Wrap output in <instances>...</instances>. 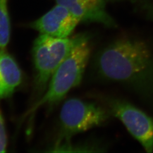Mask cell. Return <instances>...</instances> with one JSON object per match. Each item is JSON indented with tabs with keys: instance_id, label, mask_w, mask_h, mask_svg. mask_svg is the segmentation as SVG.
<instances>
[{
	"instance_id": "cell-7",
	"label": "cell",
	"mask_w": 153,
	"mask_h": 153,
	"mask_svg": "<svg viewBox=\"0 0 153 153\" xmlns=\"http://www.w3.org/2000/svg\"><path fill=\"white\" fill-rule=\"evenodd\" d=\"M105 0H56L65 6L80 22L96 23L108 28L117 27L115 19L106 10Z\"/></svg>"
},
{
	"instance_id": "cell-1",
	"label": "cell",
	"mask_w": 153,
	"mask_h": 153,
	"mask_svg": "<svg viewBox=\"0 0 153 153\" xmlns=\"http://www.w3.org/2000/svg\"><path fill=\"white\" fill-rule=\"evenodd\" d=\"M93 69L99 79L129 89L153 109V52L144 41L115 40L96 53Z\"/></svg>"
},
{
	"instance_id": "cell-6",
	"label": "cell",
	"mask_w": 153,
	"mask_h": 153,
	"mask_svg": "<svg viewBox=\"0 0 153 153\" xmlns=\"http://www.w3.org/2000/svg\"><path fill=\"white\" fill-rule=\"evenodd\" d=\"M79 22L66 7L57 4L43 16L30 23L28 26L40 34L64 38L71 36Z\"/></svg>"
},
{
	"instance_id": "cell-11",
	"label": "cell",
	"mask_w": 153,
	"mask_h": 153,
	"mask_svg": "<svg viewBox=\"0 0 153 153\" xmlns=\"http://www.w3.org/2000/svg\"><path fill=\"white\" fill-rule=\"evenodd\" d=\"M133 4L146 18L153 21V0H138Z\"/></svg>"
},
{
	"instance_id": "cell-4",
	"label": "cell",
	"mask_w": 153,
	"mask_h": 153,
	"mask_svg": "<svg viewBox=\"0 0 153 153\" xmlns=\"http://www.w3.org/2000/svg\"><path fill=\"white\" fill-rule=\"evenodd\" d=\"M111 116L106 108L78 98L66 100L60 114V134L58 140L73 136L103 124Z\"/></svg>"
},
{
	"instance_id": "cell-5",
	"label": "cell",
	"mask_w": 153,
	"mask_h": 153,
	"mask_svg": "<svg viewBox=\"0 0 153 153\" xmlns=\"http://www.w3.org/2000/svg\"><path fill=\"white\" fill-rule=\"evenodd\" d=\"M103 100L111 116L123 123L146 152H153V117L124 99L107 96Z\"/></svg>"
},
{
	"instance_id": "cell-9",
	"label": "cell",
	"mask_w": 153,
	"mask_h": 153,
	"mask_svg": "<svg viewBox=\"0 0 153 153\" xmlns=\"http://www.w3.org/2000/svg\"><path fill=\"white\" fill-rule=\"evenodd\" d=\"M104 148L93 143L74 144L71 139L57 140L47 152H102Z\"/></svg>"
},
{
	"instance_id": "cell-10",
	"label": "cell",
	"mask_w": 153,
	"mask_h": 153,
	"mask_svg": "<svg viewBox=\"0 0 153 153\" xmlns=\"http://www.w3.org/2000/svg\"><path fill=\"white\" fill-rule=\"evenodd\" d=\"M11 33L8 0H0V50L6 49Z\"/></svg>"
},
{
	"instance_id": "cell-3",
	"label": "cell",
	"mask_w": 153,
	"mask_h": 153,
	"mask_svg": "<svg viewBox=\"0 0 153 153\" xmlns=\"http://www.w3.org/2000/svg\"><path fill=\"white\" fill-rule=\"evenodd\" d=\"M88 35L80 33L71 37L59 38L40 34L35 39L32 49L35 69L34 86L40 97L45 91L58 67L72 50Z\"/></svg>"
},
{
	"instance_id": "cell-8",
	"label": "cell",
	"mask_w": 153,
	"mask_h": 153,
	"mask_svg": "<svg viewBox=\"0 0 153 153\" xmlns=\"http://www.w3.org/2000/svg\"><path fill=\"white\" fill-rule=\"evenodd\" d=\"M22 82V73L14 57L0 50V100L9 98Z\"/></svg>"
},
{
	"instance_id": "cell-13",
	"label": "cell",
	"mask_w": 153,
	"mask_h": 153,
	"mask_svg": "<svg viewBox=\"0 0 153 153\" xmlns=\"http://www.w3.org/2000/svg\"><path fill=\"white\" fill-rule=\"evenodd\" d=\"M108 1H123V0H108ZM129 1H131V2L134 3L135 2H136L138 0H128Z\"/></svg>"
},
{
	"instance_id": "cell-2",
	"label": "cell",
	"mask_w": 153,
	"mask_h": 153,
	"mask_svg": "<svg viewBox=\"0 0 153 153\" xmlns=\"http://www.w3.org/2000/svg\"><path fill=\"white\" fill-rule=\"evenodd\" d=\"M90 41L89 35L72 50L52 75L45 91L28 110L24 117L34 114L42 107L59 103L72 88L80 84L91 55Z\"/></svg>"
},
{
	"instance_id": "cell-12",
	"label": "cell",
	"mask_w": 153,
	"mask_h": 153,
	"mask_svg": "<svg viewBox=\"0 0 153 153\" xmlns=\"http://www.w3.org/2000/svg\"><path fill=\"white\" fill-rule=\"evenodd\" d=\"M7 148V136L5 126L0 111V153H5Z\"/></svg>"
}]
</instances>
